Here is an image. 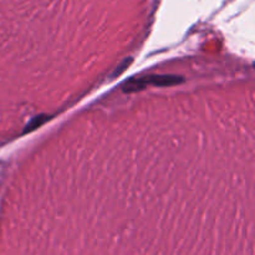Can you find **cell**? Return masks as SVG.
<instances>
[{
  "instance_id": "6da1fadb",
  "label": "cell",
  "mask_w": 255,
  "mask_h": 255,
  "mask_svg": "<svg viewBox=\"0 0 255 255\" xmlns=\"http://www.w3.org/2000/svg\"><path fill=\"white\" fill-rule=\"evenodd\" d=\"M181 81V77L176 76H148L146 79L131 80L126 84L125 91H136V90L144 89V86L149 84L156 85V86H169V85L178 84Z\"/></svg>"
}]
</instances>
